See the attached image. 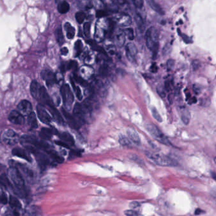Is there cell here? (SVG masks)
Masks as SVG:
<instances>
[{
  "label": "cell",
  "mask_w": 216,
  "mask_h": 216,
  "mask_svg": "<svg viewBox=\"0 0 216 216\" xmlns=\"http://www.w3.org/2000/svg\"><path fill=\"white\" fill-rule=\"evenodd\" d=\"M200 63L198 60H195L192 62V68L194 70H198V68L200 67Z\"/></svg>",
  "instance_id": "50"
},
{
  "label": "cell",
  "mask_w": 216,
  "mask_h": 216,
  "mask_svg": "<svg viewBox=\"0 0 216 216\" xmlns=\"http://www.w3.org/2000/svg\"><path fill=\"white\" fill-rule=\"evenodd\" d=\"M55 37L58 44L59 46L63 45L65 42V39H64V35L63 34L62 29H61V27H59L56 29L55 31Z\"/></svg>",
  "instance_id": "29"
},
{
  "label": "cell",
  "mask_w": 216,
  "mask_h": 216,
  "mask_svg": "<svg viewBox=\"0 0 216 216\" xmlns=\"http://www.w3.org/2000/svg\"><path fill=\"white\" fill-rule=\"evenodd\" d=\"M109 25V20H99L97 22L94 39L96 42H102L106 37Z\"/></svg>",
  "instance_id": "4"
},
{
  "label": "cell",
  "mask_w": 216,
  "mask_h": 216,
  "mask_svg": "<svg viewBox=\"0 0 216 216\" xmlns=\"http://www.w3.org/2000/svg\"><path fill=\"white\" fill-rule=\"evenodd\" d=\"M48 110L50 112V113L51 114L52 118L55 120L57 123H58L59 124H63V119L61 116V114L59 113V112L58 111V110L56 108V107L55 106V105H51V106H48Z\"/></svg>",
  "instance_id": "17"
},
{
  "label": "cell",
  "mask_w": 216,
  "mask_h": 216,
  "mask_svg": "<svg viewBox=\"0 0 216 216\" xmlns=\"http://www.w3.org/2000/svg\"><path fill=\"white\" fill-rule=\"evenodd\" d=\"M0 202L3 204H6L8 202V198L4 193H2V195H0Z\"/></svg>",
  "instance_id": "48"
},
{
  "label": "cell",
  "mask_w": 216,
  "mask_h": 216,
  "mask_svg": "<svg viewBox=\"0 0 216 216\" xmlns=\"http://www.w3.org/2000/svg\"><path fill=\"white\" fill-rule=\"evenodd\" d=\"M12 154L14 156H17L18 157L25 159L28 162H32L31 157H30L27 153L22 149L20 148H15L12 150Z\"/></svg>",
  "instance_id": "18"
},
{
  "label": "cell",
  "mask_w": 216,
  "mask_h": 216,
  "mask_svg": "<svg viewBox=\"0 0 216 216\" xmlns=\"http://www.w3.org/2000/svg\"><path fill=\"white\" fill-rule=\"evenodd\" d=\"M140 205V204L138 202H132L130 203V204H129L130 207L132 209H136V208L139 207Z\"/></svg>",
  "instance_id": "52"
},
{
  "label": "cell",
  "mask_w": 216,
  "mask_h": 216,
  "mask_svg": "<svg viewBox=\"0 0 216 216\" xmlns=\"http://www.w3.org/2000/svg\"><path fill=\"white\" fill-rule=\"evenodd\" d=\"M87 42L91 46L92 48L94 50L98 51L99 52L102 54V55H107L106 51L104 50L103 48H102L101 47H100V46L97 45V43H96V41L90 40V41H87Z\"/></svg>",
  "instance_id": "31"
},
{
  "label": "cell",
  "mask_w": 216,
  "mask_h": 216,
  "mask_svg": "<svg viewBox=\"0 0 216 216\" xmlns=\"http://www.w3.org/2000/svg\"><path fill=\"white\" fill-rule=\"evenodd\" d=\"M135 20L139 31L141 33H143L145 30V23L142 17L139 13H137L135 15Z\"/></svg>",
  "instance_id": "26"
},
{
  "label": "cell",
  "mask_w": 216,
  "mask_h": 216,
  "mask_svg": "<svg viewBox=\"0 0 216 216\" xmlns=\"http://www.w3.org/2000/svg\"><path fill=\"white\" fill-rule=\"evenodd\" d=\"M63 1H65V0H55V2H56V4L58 5L59 3L62 2H63Z\"/></svg>",
  "instance_id": "61"
},
{
  "label": "cell",
  "mask_w": 216,
  "mask_h": 216,
  "mask_svg": "<svg viewBox=\"0 0 216 216\" xmlns=\"http://www.w3.org/2000/svg\"><path fill=\"white\" fill-rule=\"evenodd\" d=\"M8 174L11 180L14 183L15 186L19 190L22 191L24 189L25 181L20 173L19 169L15 167H11L8 170Z\"/></svg>",
  "instance_id": "5"
},
{
  "label": "cell",
  "mask_w": 216,
  "mask_h": 216,
  "mask_svg": "<svg viewBox=\"0 0 216 216\" xmlns=\"http://www.w3.org/2000/svg\"><path fill=\"white\" fill-rule=\"evenodd\" d=\"M3 166L2 165L0 164V171H1L2 169H3Z\"/></svg>",
  "instance_id": "62"
},
{
  "label": "cell",
  "mask_w": 216,
  "mask_h": 216,
  "mask_svg": "<svg viewBox=\"0 0 216 216\" xmlns=\"http://www.w3.org/2000/svg\"><path fill=\"white\" fill-rule=\"evenodd\" d=\"M146 156L152 163L161 166H175L177 165L176 161L163 154L147 152Z\"/></svg>",
  "instance_id": "2"
},
{
  "label": "cell",
  "mask_w": 216,
  "mask_h": 216,
  "mask_svg": "<svg viewBox=\"0 0 216 216\" xmlns=\"http://www.w3.org/2000/svg\"><path fill=\"white\" fill-rule=\"evenodd\" d=\"M134 5L138 8H142L143 5V0H132Z\"/></svg>",
  "instance_id": "46"
},
{
  "label": "cell",
  "mask_w": 216,
  "mask_h": 216,
  "mask_svg": "<svg viewBox=\"0 0 216 216\" xmlns=\"http://www.w3.org/2000/svg\"><path fill=\"white\" fill-rule=\"evenodd\" d=\"M169 49H170V48L169 47V46H166L165 48H164V54H168L169 52Z\"/></svg>",
  "instance_id": "57"
},
{
  "label": "cell",
  "mask_w": 216,
  "mask_h": 216,
  "mask_svg": "<svg viewBox=\"0 0 216 216\" xmlns=\"http://www.w3.org/2000/svg\"><path fill=\"white\" fill-rule=\"evenodd\" d=\"M0 184L4 187H12L11 183L5 174H2L0 176Z\"/></svg>",
  "instance_id": "36"
},
{
  "label": "cell",
  "mask_w": 216,
  "mask_h": 216,
  "mask_svg": "<svg viewBox=\"0 0 216 216\" xmlns=\"http://www.w3.org/2000/svg\"><path fill=\"white\" fill-rule=\"evenodd\" d=\"M62 113L69 126H70L72 128L75 130L79 129V128L80 127V125L78 122V121H77L76 118L74 117V116L68 113V111L65 109H62Z\"/></svg>",
  "instance_id": "12"
},
{
  "label": "cell",
  "mask_w": 216,
  "mask_h": 216,
  "mask_svg": "<svg viewBox=\"0 0 216 216\" xmlns=\"http://www.w3.org/2000/svg\"><path fill=\"white\" fill-rule=\"evenodd\" d=\"M54 133H54V131L52 129L48 128H42L41 129L39 135L42 139L50 140Z\"/></svg>",
  "instance_id": "22"
},
{
  "label": "cell",
  "mask_w": 216,
  "mask_h": 216,
  "mask_svg": "<svg viewBox=\"0 0 216 216\" xmlns=\"http://www.w3.org/2000/svg\"><path fill=\"white\" fill-rule=\"evenodd\" d=\"M74 49L75 52V56H79L83 50V44L81 40L76 41L75 43Z\"/></svg>",
  "instance_id": "34"
},
{
  "label": "cell",
  "mask_w": 216,
  "mask_h": 216,
  "mask_svg": "<svg viewBox=\"0 0 216 216\" xmlns=\"http://www.w3.org/2000/svg\"><path fill=\"white\" fill-rule=\"evenodd\" d=\"M74 79H75L76 82L78 83H79L80 86H82V87H87L89 86L88 82L86 80L83 79V78H82V77H80V76H79L77 75H75L74 76Z\"/></svg>",
  "instance_id": "39"
},
{
  "label": "cell",
  "mask_w": 216,
  "mask_h": 216,
  "mask_svg": "<svg viewBox=\"0 0 216 216\" xmlns=\"http://www.w3.org/2000/svg\"><path fill=\"white\" fill-rule=\"evenodd\" d=\"M119 142L124 147H130L132 146V143H131L130 140L128 138L124 135H121L119 137Z\"/></svg>",
  "instance_id": "35"
},
{
  "label": "cell",
  "mask_w": 216,
  "mask_h": 216,
  "mask_svg": "<svg viewBox=\"0 0 216 216\" xmlns=\"http://www.w3.org/2000/svg\"><path fill=\"white\" fill-rule=\"evenodd\" d=\"M73 116L81 125L85 123V110L83 106L79 103H76L73 107Z\"/></svg>",
  "instance_id": "10"
},
{
  "label": "cell",
  "mask_w": 216,
  "mask_h": 216,
  "mask_svg": "<svg viewBox=\"0 0 216 216\" xmlns=\"http://www.w3.org/2000/svg\"><path fill=\"white\" fill-rule=\"evenodd\" d=\"M8 120L15 125H22L25 123L24 116L17 110H13L10 113Z\"/></svg>",
  "instance_id": "9"
},
{
  "label": "cell",
  "mask_w": 216,
  "mask_h": 216,
  "mask_svg": "<svg viewBox=\"0 0 216 216\" xmlns=\"http://www.w3.org/2000/svg\"><path fill=\"white\" fill-rule=\"evenodd\" d=\"M41 86H40L37 81L33 80L30 83V91L31 93L32 96L36 99H39L40 93H41Z\"/></svg>",
  "instance_id": "16"
},
{
  "label": "cell",
  "mask_w": 216,
  "mask_h": 216,
  "mask_svg": "<svg viewBox=\"0 0 216 216\" xmlns=\"http://www.w3.org/2000/svg\"><path fill=\"white\" fill-rule=\"evenodd\" d=\"M36 111L38 118L40 121L44 124H49L52 120L51 117L42 104H38L37 106Z\"/></svg>",
  "instance_id": "8"
},
{
  "label": "cell",
  "mask_w": 216,
  "mask_h": 216,
  "mask_svg": "<svg viewBox=\"0 0 216 216\" xmlns=\"http://www.w3.org/2000/svg\"><path fill=\"white\" fill-rule=\"evenodd\" d=\"M174 66V61L173 59H169L167 61V67L169 70H172Z\"/></svg>",
  "instance_id": "49"
},
{
  "label": "cell",
  "mask_w": 216,
  "mask_h": 216,
  "mask_svg": "<svg viewBox=\"0 0 216 216\" xmlns=\"http://www.w3.org/2000/svg\"><path fill=\"white\" fill-rule=\"evenodd\" d=\"M9 204L12 207L15 208V209H20L22 207V205H21L20 202H19V200L16 197H15L13 196L10 197Z\"/></svg>",
  "instance_id": "32"
},
{
  "label": "cell",
  "mask_w": 216,
  "mask_h": 216,
  "mask_svg": "<svg viewBox=\"0 0 216 216\" xmlns=\"http://www.w3.org/2000/svg\"><path fill=\"white\" fill-rule=\"evenodd\" d=\"M18 111L23 115H29L32 112V105L27 100H22L17 106Z\"/></svg>",
  "instance_id": "11"
},
{
  "label": "cell",
  "mask_w": 216,
  "mask_h": 216,
  "mask_svg": "<svg viewBox=\"0 0 216 216\" xmlns=\"http://www.w3.org/2000/svg\"><path fill=\"white\" fill-rule=\"evenodd\" d=\"M83 33L87 37H90V24L89 22L85 23L83 25Z\"/></svg>",
  "instance_id": "42"
},
{
  "label": "cell",
  "mask_w": 216,
  "mask_h": 216,
  "mask_svg": "<svg viewBox=\"0 0 216 216\" xmlns=\"http://www.w3.org/2000/svg\"><path fill=\"white\" fill-rule=\"evenodd\" d=\"M70 10V5L66 1H63L58 5V11L61 14H65Z\"/></svg>",
  "instance_id": "30"
},
{
  "label": "cell",
  "mask_w": 216,
  "mask_h": 216,
  "mask_svg": "<svg viewBox=\"0 0 216 216\" xmlns=\"http://www.w3.org/2000/svg\"><path fill=\"white\" fill-rule=\"evenodd\" d=\"M147 2L149 6L153 10H154L156 12L158 13L161 15L164 14V12L163 10L162 9V8L160 6V5L158 3H157L155 1H154V0H147Z\"/></svg>",
  "instance_id": "28"
},
{
  "label": "cell",
  "mask_w": 216,
  "mask_h": 216,
  "mask_svg": "<svg viewBox=\"0 0 216 216\" xmlns=\"http://www.w3.org/2000/svg\"><path fill=\"white\" fill-rule=\"evenodd\" d=\"M86 14H85L82 12H79L76 13V14H75V19H76V22L80 24H82L83 21L85 20V19H86Z\"/></svg>",
  "instance_id": "37"
},
{
  "label": "cell",
  "mask_w": 216,
  "mask_h": 216,
  "mask_svg": "<svg viewBox=\"0 0 216 216\" xmlns=\"http://www.w3.org/2000/svg\"><path fill=\"white\" fill-rule=\"evenodd\" d=\"M27 116V121L30 127L32 128H37L38 127V124L35 113L32 111L31 113H30Z\"/></svg>",
  "instance_id": "27"
},
{
  "label": "cell",
  "mask_w": 216,
  "mask_h": 216,
  "mask_svg": "<svg viewBox=\"0 0 216 216\" xmlns=\"http://www.w3.org/2000/svg\"><path fill=\"white\" fill-rule=\"evenodd\" d=\"M55 143L59 145V146H61V147H65V148H69L70 147V146H69L67 143H66L65 142H64L63 141H55Z\"/></svg>",
  "instance_id": "51"
},
{
  "label": "cell",
  "mask_w": 216,
  "mask_h": 216,
  "mask_svg": "<svg viewBox=\"0 0 216 216\" xmlns=\"http://www.w3.org/2000/svg\"><path fill=\"white\" fill-rule=\"evenodd\" d=\"M92 5L97 10H105L106 5L102 0H92Z\"/></svg>",
  "instance_id": "33"
},
{
  "label": "cell",
  "mask_w": 216,
  "mask_h": 216,
  "mask_svg": "<svg viewBox=\"0 0 216 216\" xmlns=\"http://www.w3.org/2000/svg\"><path fill=\"white\" fill-rule=\"evenodd\" d=\"M60 92L65 108L66 110H70L74 101V96L70 86L68 84L63 85L60 89Z\"/></svg>",
  "instance_id": "6"
},
{
  "label": "cell",
  "mask_w": 216,
  "mask_h": 216,
  "mask_svg": "<svg viewBox=\"0 0 216 216\" xmlns=\"http://www.w3.org/2000/svg\"><path fill=\"white\" fill-rule=\"evenodd\" d=\"M71 82H72V86H73V89L75 92V95L76 96V97L78 98L79 100H80V101H81V100L83 98V96H82V91L80 90V89L79 87H76L75 86V85L74 83V82L71 80Z\"/></svg>",
  "instance_id": "38"
},
{
  "label": "cell",
  "mask_w": 216,
  "mask_h": 216,
  "mask_svg": "<svg viewBox=\"0 0 216 216\" xmlns=\"http://www.w3.org/2000/svg\"><path fill=\"white\" fill-rule=\"evenodd\" d=\"M204 211H202L201 209H198L195 211V214L196 215H199V214H201Z\"/></svg>",
  "instance_id": "58"
},
{
  "label": "cell",
  "mask_w": 216,
  "mask_h": 216,
  "mask_svg": "<svg viewBox=\"0 0 216 216\" xmlns=\"http://www.w3.org/2000/svg\"><path fill=\"white\" fill-rule=\"evenodd\" d=\"M150 69H151L152 72H154V73L156 72L157 71V66H156L155 64H153V65H152Z\"/></svg>",
  "instance_id": "55"
},
{
  "label": "cell",
  "mask_w": 216,
  "mask_h": 216,
  "mask_svg": "<svg viewBox=\"0 0 216 216\" xmlns=\"http://www.w3.org/2000/svg\"><path fill=\"white\" fill-rule=\"evenodd\" d=\"M145 41L147 48L152 52L153 59H156L159 51V33L155 27H151L147 30Z\"/></svg>",
  "instance_id": "1"
},
{
  "label": "cell",
  "mask_w": 216,
  "mask_h": 216,
  "mask_svg": "<svg viewBox=\"0 0 216 216\" xmlns=\"http://www.w3.org/2000/svg\"><path fill=\"white\" fill-rule=\"evenodd\" d=\"M64 28L66 31V37H68V39H73L75 35V28L72 26V25L68 22H66L65 24Z\"/></svg>",
  "instance_id": "25"
},
{
  "label": "cell",
  "mask_w": 216,
  "mask_h": 216,
  "mask_svg": "<svg viewBox=\"0 0 216 216\" xmlns=\"http://www.w3.org/2000/svg\"><path fill=\"white\" fill-rule=\"evenodd\" d=\"M123 31H124L125 36L128 37L129 40L132 41L134 39V32H133V30L131 28L126 29L125 30H123Z\"/></svg>",
  "instance_id": "40"
},
{
  "label": "cell",
  "mask_w": 216,
  "mask_h": 216,
  "mask_svg": "<svg viewBox=\"0 0 216 216\" xmlns=\"http://www.w3.org/2000/svg\"><path fill=\"white\" fill-rule=\"evenodd\" d=\"M124 214L126 216H139V214L133 210H127Z\"/></svg>",
  "instance_id": "45"
},
{
  "label": "cell",
  "mask_w": 216,
  "mask_h": 216,
  "mask_svg": "<svg viewBox=\"0 0 216 216\" xmlns=\"http://www.w3.org/2000/svg\"><path fill=\"white\" fill-rule=\"evenodd\" d=\"M190 113L186 107H182L181 109V118L185 125H188L190 121Z\"/></svg>",
  "instance_id": "23"
},
{
  "label": "cell",
  "mask_w": 216,
  "mask_h": 216,
  "mask_svg": "<svg viewBox=\"0 0 216 216\" xmlns=\"http://www.w3.org/2000/svg\"><path fill=\"white\" fill-rule=\"evenodd\" d=\"M3 140L8 144L13 145L16 143L18 140V136L12 130H7L4 133Z\"/></svg>",
  "instance_id": "14"
},
{
  "label": "cell",
  "mask_w": 216,
  "mask_h": 216,
  "mask_svg": "<svg viewBox=\"0 0 216 216\" xmlns=\"http://www.w3.org/2000/svg\"><path fill=\"white\" fill-rule=\"evenodd\" d=\"M46 152L48 154V155H49L54 160H55L56 163L59 164L63 163L64 159L62 157H61L55 150L49 149L46 150Z\"/></svg>",
  "instance_id": "24"
},
{
  "label": "cell",
  "mask_w": 216,
  "mask_h": 216,
  "mask_svg": "<svg viewBox=\"0 0 216 216\" xmlns=\"http://www.w3.org/2000/svg\"><path fill=\"white\" fill-rule=\"evenodd\" d=\"M127 134L128 136L129 139L134 143L137 145H140L141 141L139 135H138L136 131L132 128H129L127 130Z\"/></svg>",
  "instance_id": "19"
},
{
  "label": "cell",
  "mask_w": 216,
  "mask_h": 216,
  "mask_svg": "<svg viewBox=\"0 0 216 216\" xmlns=\"http://www.w3.org/2000/svg\"><path fill=\"white\" fill-rule=\"evenodd\" d=\"M114 1L120 5H124L126 3V0H114Z\"/></svg>",
  "instance_id": "56"
},
{
  "label": "cell",
  "mask_w": 216,
  "mask_h": 216,
  "mask_svg": "<svg viewBox=\"0 0 216 216\" xmlns=\"http://www.w3.org/2000/svg\"><path fill=\"white\" fill-rule=\"evenodd\" d=\"M211 175H212V177L213 178V179L216 181V173L212 172V173H211Z\"/></svg>",
  "instance_id": "59"
},
{
  "label": "cell",
  "mask_w": 216,
  "mask_h": 216,
  "mask_svg": "<svg viewBox=\"0 0 216 216\" xmlns=\"http://www.w3.org/2000/svg\"><path fill=\"white\" fill-rule=\"evenodd\" d=\"M157 93L158 94L162 97V98H164L166 96V93H165V91H164V89L163 87H158L157 88Z\"/></svg>",
  "instance_id": "47"
},
{
  "label": "cell",
  "mask_w": 216,
  "mask_h": 216,
  "mask_svg": "<svg viewBox=\"0 0 216 216\" xmlns=\"http://www.w3.org/2000/svg\"><path fill=\"white\" fill-rule=\"evenodd\" d=\"M152 113L153 117L155 118L158 122H162V121H163V119H162L161 116L160 115V114L159 113L158 111L157 110V109L156 107H153L152 108Z\"/></svg>",
  "instance_id": "41"
},
{
  "label": "cell",
  "mask_w": 216,
  "mask_h": 216,
  "mask_svg": "<svg viewBox=\"0 0 216 216\" xmlns=\"http://www.w3.org/2000/svg\"><path fill=\"white\" fill-rule=\"evenodd\" d=\"M100 75L103 76H106L108 74V66L107 65L104 64L103 65L101 68H100L99 70Z\"/></svg>",
  "instance_id": "43"
},
{
  "label": "cell",
  "mask_w": 216,
  "mask_h": 216,
  "mask_svg": "<svg viewBox=\"0 0 216 216\" xmlns=\"http://www.w3.org/2000/svg\"><path fill=\"white\" fill-rule=\"evenodd\" d=\"M61 54H62V55L66 56L68 55V49L66 47H63V48H61Z\"/></svg>",
  "instance_id": "54"
},
{
  "label": "cell",
  "mask_w": 216,
  "mask_h": 216,
  "mask_svg": "<svg viewBox=\"0 0 216 216\" xmlns=\"http://www.w3.org/2000/svg\"><path fill=\"white\" fill-rule=\"evenodd\" d=\"M59 137L61 139V140L67 143L70 147L74 145L75 143L74 138L72 137V135L69 133L68 132L62 133L59 135Z\"/></svg>",
  "instance_id": "20"
},
{
  "label": "cell",
  "mask_w": 216,
  "mask_h": 216,
  "mask_svg": "<svg viewBox=\"0 0 216 216\" xmlns=\"http://www.w3.org/2000/svg\"><path fill=\"white\" fill-rule=\"evenodd\" d=\"M125 34L123 30H120L115 36V41L117 46L120 48L123 47L125 42Z\"/></svg>",
  "instance_id": "21"
},
{
  "label": "cell",
  "mask_w": 216,
  "mask_h": 216,
  "mask_svg": "<svg viewBox=\"0 0 216 216\" xmlns=\"http://www.w3.org/2000/svg\"><path fill=\"white\" fill-rule=\"evenodd\" d=\"M113 20L115 22V24H118L121 26H129L132 24V18L128 15L119 13H116L113 18Z\"/></svg>",
  "instance_id": "7"
},
{
  "label": "cell",
  "mask_w": 216,
  "mask_h": 216,
  "mask_svg": "<svg viewBox=\"0 0 216 216\" xmlns=\"http://www.w3.org/2000/svg\"><path fill=\"white\" fill-rule=\"evenodd\" d=\"M126 55L127 56V58L130 61L133 62L135 61V57L137 55L138 50L136 47V46L133 44V43H128L126 46Z\"/></svg>",
  "instance_id": "15"
},
{
  "label": "cell",
  "mask_w": 216,
  "mask_h": 216,
  "mask_svg": "<svg viewBox=\"0 0 216 216\" xmlns=\"http://www.w3.org/2000/svg\"><path fill=\"white\" fill-rule=\"evenodd\" d=\"M13 215H14V216H20L19 213L17 211H14V212H13Z\"/></svg>",
  "instance_id": "60"
},
{
  "label": "cell",
  "mask_w": 216,
  "mask_h": 216,
  "mask_svg": "<svg viewBox=\"0 0 216 216\" xmlns=\"http://www.w3.org/2000/svg\"><path fill=\"white\" fill-rule=\"evenodd\" d=\"M145 128L150 133V134L160 143L166 145H171L170 142L167 139V138L155 125H153L152 123H148L145 125Z\"/></svg>",
  "instance_id": "3"
},
{
  "label": "cell",
  "mask_w": 216,
  "mask_h": 216,
  "mask_svg": "<svg viewBox=\"0 0 216 216\" xmlns=\"http://www.w3.org/2000/svg\"><path fill=\"white\" fill-rule=\"evenodd\" d=\"M107 15V12L106 10H97L96 12V17L98 19H101L106 17Z\"/></svg>",
  "instance_id": "44"
},
{
  "label": "cell",
  "mask_w": 216,
  "mask_h": 216,
  "mask_svg": "<svg viewBox=\"0 0 216 216\" xmlns=\"http://www.w3.org/2000/svg\"><path fill=\"white\" fill-rule=\"evenodd\" d=\"M41 75L42 79L46 82V85H47L48 87L52 86L56 82V79L55 75L49 70H42Z\"/></svg>",
  "instance_id": "13"
},
{
  "label": "cell",
  "mask_w": 216,
  "mask_h": 216,
  "mask_svg": "<svg viewBox=\"0 0 216 216\" xmlns=\"http://www.w3.org/2000/svg\"><path fill=\"white\" fill-rule=\"evenodd\" d=\"M108 48V52H109L110 55H114V53H115V51H116V49L114 48V46H110L109 47H107Z\"/></svg>",
  "instance_id": "53"
}]
</instances>
